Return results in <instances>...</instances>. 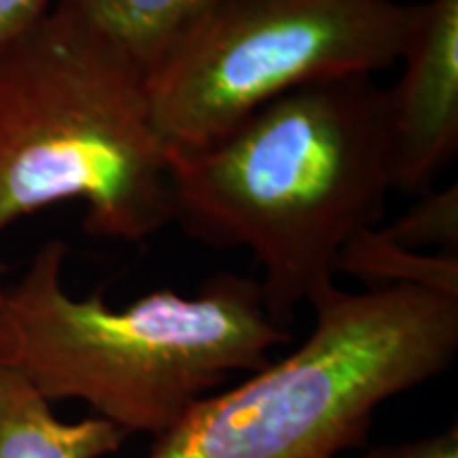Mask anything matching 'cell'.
Returning a JSON list of instances; mask_svg holds the SVG:
<instances>
[{"label":"cell","instance_id":"cell-4","mask_svg":"<svg viewBox=\"0 0 458 458\" xmlns=\"http://www.w3.org/2000/svg\"><path fill=\"white\" fill-rule=\"evenodd\" d=\"M308 303L314 325L297 351L196 401L145 458H335L368 442L377 405L456 359V297L331 283Z\"/></svg>","mask_w":458,"mask_h":458},{"label":"cell","instance_id":"cell-7","mask_svg":"<svg viewBox=\"0 0 458 458\" xmlns=\"http://www.w3.org/2000/svg\"><path fill=\"white\" fill-rule=\"evenodd\" d=\"M128 437L100 416L60 420L51 401L0 363V458H105Z\"/></svg>","mask_w":458,"mask_h":458},{"label":"cell","instance_id":"cell-10","mask_svg":"<svg viewBox=\"0 0 458 458\" xmlns=\"http://www.w3.org/2000/svg\"><path fill=\"white\" fill-rule=\"evenodd\" d=\"M377 232L403 249L458 255V185L420 193L416 204L388 225H377Z\"/></svg>","mask_w":458,"mask_h":458},{"label":"cell","instance_id":"cell-8","mask_svg":"<svg viewBox=\"0 0 458 458\" xmlns=\"http://www.w3.org/2000/svg\"><path fill=\"white\" fill-rule=\"evenodd\" d=\"M148 71L193 21L225 0H77Z\"/></svg>","mask_w":458,"mask_h":458},{"label":"cell","instance_id":"cell-3","mask_svg":"<svg viewBox=\"0 0 458 458\" xmlns=\"http://www.w3.org/2000/svg\"><path fill=\"white\" fill-rule=\"evenodd\" d=\"M168 156L145 68L77 0L0 49V236L64 202L94 238L156 236L172 223Z\"/></svg>","mask_w":458,"mask_h":458},{"label":"cell","instance_id":"cell-1","mask_svg":"<svg viewBox=\"0 0 458 458\" xmlns=\"http://www.w3.org/2000/svg\"><path fill=\"white\" fill-rule=\"evenodd\" d=\"M170 216L261 266L280 325L334 283L351 238L380 225L393 189L385 89L374 77L312 83L267 102L219 140L170 151Z\"/></svg>","mask_w":458,"mask_h":458},{"label":"cell","instance_id":"cell-9","mask_svg":"<svg viewBox=\"0 0 458 458\" xmlns=\"http://www.w3.org/2000/svg\"><path fill=\"white\" fill-rule=\"evenodd\" d=\"M337 272L363 280L368 289L418 286L458 300V255L403 249L388 242L377 225L348 240L337 259Z\"/></svg>","mask_w":458,"mask_h":458},{"label":"cell","instance_id":"cell-5","mask_svg":"<svg viewBox=\"0 0 458 458\" xmlns=\"http://www.w3.org/2000/svg\"><path fill=\"white\" fill-rule=\"evenodd\" d=\"M420 11L422 3L403 0L216 4L148 71L164 145L196 151L289 91L399 64Z\"/></svg>","mask_w":458,"mask_h":458},{"label":"cell","instance_id":"cell-6","mask_svg":"<svg viewBox=\"0 0 458 458\" xmlns=\"http://www.w3.org/2000/svg\"><path fill=\"white\" fill-rule=\"evenodd\" d=\"M385 89L393 189L425 193L458 151V0H425Z\"/></svg>","mask_w":458,"mask_h":458},{"label":"cell","instance_id":"cell-12","mask_svg":"<svg viewBox=\"0 0 458 458\" xmlns=\"http://www.w3.org/2000/svg\"><path fill=\"white\" fill-rule=\"evenodd\" d=\"M57 0H0V49L37 24Z\"/></svg>","mask_w":458,"mask_h":458},{"label":"cell","instance_id":"cell-11","mask_svg":"<svg viewBox=\"0 0 458 458\" xmlns=\"http://www.w3.org/2000/svg\"><path fill=\"white\" fill-rule=\"evenodd\" d=\"M359 458H458V427L452 425L448 431L425 439L380 445Z\"/></svg>","mask_w":458,"mask_h":458},{"label":"cell","instance_id":"cell-2","mask_svg":"<svg viewBox=\"0 0 458 458\" xmlns=\"http://www.w3.org/2000/svg\"><path fill=\"white\" fill-rule=\"evenodd\" d=\"M66 255L49 240L0 283V363L47 401H85L128 435L165 433L229 376L255 374L293 340L253 276L221 272L191 297L157 289L114 310L105 289L68 293Z\"/></svg>","mask_w":458,"mask_h":458}]
</instances>
